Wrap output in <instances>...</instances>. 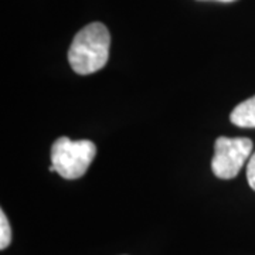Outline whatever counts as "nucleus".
I'll use <instances>...</instances> for the list:
<instances>
[{
	"instance_id": "2",
	"label": "nucleus",
	"mask_w": 255,
	"mask_h": 255,
	"mask_svg": "<svg viewBox=\"0 0 255 255\" xmlns=\"http://www.w3.org/2000/svg\"><path fill=\"white\" fill-rule=\"evenodd\" d=\"M95 156L97 146L88 139L71 140L70 137L61 136L51 146V166L55 173L67 180L84 176Z\"/></svg>"
},
{
	"instance_id": "4",
	"label": "nucleus",
	"mask_w": 255,
	"mask_h": 255,
	"mask_svg": "<svg viewBox=\"0 0 255 255\" xmlns=\"http://www.w3.org/2000/svg\"><path fill=\"white\" fill-rule=\"evenodd\" d=\"M230 121L238 128H255V95L238 104L231 112Z\"/></svg>"
},
{
	"instance_id": "5",
	"label": "nucleus",
	"mask_w": 255,
	"mask_h": 255,
	"mask_svg": "<svg viewBox=\"0 0 255 255\" xmlns=\"http://www.w3.org/2000/svg\"><path fill=\"white\" fill-rule=\"evenodd\" d=\"M11 243V228L4 211H0V250H6Z\"/></svg>"
},
{
	"instance_id": "6",
	"label": "nucleus",
	"mask_w": 255,
	"mask_h": 255,
	"mask_svg": "<svg viewBox=\"0 0 255 255\" xmlns=\"http://www.w3.org/2000/svg\"><path fill=\"white\" fill-rule=\"evenodd\" d=\"M247 180L251 189L255 190V152L251 155L248 164H247Z\"/></svg>"
},
{
	"instance_id": "3",
	"label": "nucleus",
	"mask_w": 255,
	"mask_h": 255,
	"mask_svg": "<svg viewBox=\"0 0 255 255\" xmlns=\"http://www.w3.org/2000/svg\"><path fill=\"white\" fill-rule=\"evenodd\" d=\"M253 155V140L248 137L220 136L214 143L211 170L219 179H234Z\"/></svg>"
},
{
	"instance_id": "7",
	"label": "nucleus",
	"mask_w": 255,
	"mask_h": 255,
	"mask_svg": "<svg viewBox=\"0 0 255 255\" xmlns=\"http://www.w3.org/2000/svg\"><path fill=\"white\" fill-rule=\"evenodd\" d=\"M217 1H224V3H231V1H236V0H217Z\"/></svg>"
},
{
	"instance_id": "1",
	"label": "nucleus",
	"mask_w": 255,
	"mask_h": 255,
	"mask_svg": "<svg viewBox=\"0 0 255 255\" xmlns=\"http://www.w3.org/2000/svg\"><path fill=\"white\" fill-rule=\"evenodd\" d=\"M111 36L102 23H91L81 28L68 50V63L80 75L102 70L110 58Z\"/></svg>"
}]
</instances>
